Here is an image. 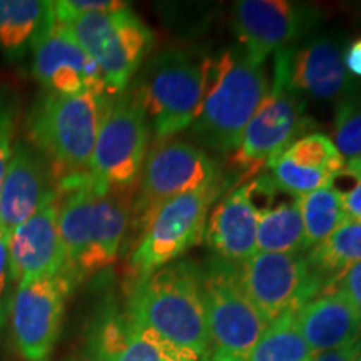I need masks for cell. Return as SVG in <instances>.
Segmentation results:
<instances>
[{
  "instance_id": "11",
  "label": "cell",
  "mask_w": 361,
  "mask_h": 361,
  "mask_svg": "<svg viewBox=\"0 0 361 361\" xmlns=\"http://www.w3.org/2000/svg\"><path fill=\"white\" fill-rule=\"evenodd\" d=\"M239 286L247 300L271 323L326 290L301 252H255L236 269Z\"/></svg>"
},
{
  "instance_id": "5",
  "label": "cell",
  "mask_w": 361,
  "mask_h": 361,
  "mask_svg": "<svg viewBox=\"0 0 361 361\" xmlns=\"http://www.w3.org/2000/svg\"><path fill=\"white\" fill-rule=\"evenodd\" d=\"M204 84L206 59L169 49L151 59L130 89L159 141L192 126L204 101Z\"/></svg>"
},
{
  "instance_id": "20",
  "label": "cell",
  "mask_w": 361,
  "mask_h": 361,
  "mask_svg": "<svg viewBox=\"0 0 361 361\" xmlns=\"http://www.w3.org/2000/svg\"><path fill=\"white\" fill-rule=\"evenodd\" d=\"M288 79L296 94L305 92L322 101L341 97L353 89L340 47L328 39L311 40L300 51H290Z\"/></svg>"
},
{
  "instance_id": "2",
  "label": "cell",
  "mask_w": 361,
  "mask_h": 361,
  "mask_svg": "<svg viewBox=\"0 0 361 361\" xmlns=\"http://www.w3.org/2000/svg\"><path fill=\"white\" fill-rule=\"evenodd\" d=\"M126 314L183 361L209 355L202 283L191 264L171 263L135 279Z\"/></svg>"
},
{
  "instance_id": "26",
  "label": "cell",
  "mask_w": 361,
  "mask_h": 361,
  "mask_svg": "<svg viewBox=\"0 0 361 361\" xmlns=\"http://www.w3.org/2000/svg\"><path fill=\"white\" fill-rule=\"evenodd\" d=\"M310 346L296 326L295 313H286L268 324L247 361H310Z\"/></svg>"
},
{
  "instance_id": "28",
  "label": "cell",
  "mask_w": 361,
  "mask_h": 361,
  "mask_svg": "<svg viewBox=\"0 0 361 361\" xmlns=\"http://www.w3.org/2000/svg\"><path fill=\"white\" fill-rule=\"evenodd\" d=\"M333 137L343 157H361V104L343 101L338 106Z\"/></svg>"
},
{
  "instance_id": "12",
  "label": "cell",
  "mask_w": 361,
  "mask_h": 361,
  "mask_svg": "<svg viewBox=\"0 0 361 361\" xmlns=\"http://www.w3.org/2000/svg\"><path fill=\"white\" fill-rule=\"evenodd\" d=\"M78 286L64 269L22 281L11 300L13 345L24 361H51L61 335L66 298Z\"/></svg>"
},
{
  "instance_id": "1",
  "label": "cell",
  "mask_w": 361,
  "mask_h": 361,
  "mask_svg": "<svg viewBox=\"0 0 361 361\" xmlns=\"http://www.w3.org/2000/svg\"><path fill=\"white\" fill-rule=\"evenodd\" d=\"M130 194L101 191L89 174L59 183V233L64 269L75 283L112 264L130 221Z\"/></svg>"
},
{
  "instance_id": "14",
  "label": "cell",
  "mask_w": 361,
  "mask_h": 361,
  "mask_svg": "<svg viewBox=\"0 0 361 361\" xmlns=\"http://www.w3.org/2000/svg\"><path fill=\"white\" fill-rule=\"evenodd\" d=\"M32 74L45 92L104 96L101 69L75 42L66 25L54 24L40 32L32 45Z\"/></svg>"
},
{
  "instance_id": "30",
  "label": "cell",
  "mask_w": 361,
  "mask_h": 361,
  "mask_svg": "<svg viewBox=\"0 0 361 361\" xmlns=\"http://www.w3.org/2000/svg\"><path fill=\"white\" fill-rule=\"evenodd\" d=\"M128 7L126 2H114V0H59V2H54V13H56V20L61 22L79 13L117 12Z\"/></svg>"
},
{
  "instance_id": "13",
  "label": "cell",
  "mask_w": 361,
  "mask_h": 361,
  "mask_svg": "<svg viewBox=\"0 0 361 361\" xmlns=\"http://www.w3.org/2000/svg\"><path fill=\"white\" fill-rule=\"evenodd\" d=\"M57 200L59 183L51 161L25 139L16 141L0 186V226L7 241L17 226Z\"/></svg>"
},
{
  "instance_id": "4",
  "label": "cell",
  "mask_w": 361,
  "mask_h": 361,
  "mask_svg": "<svg viewBox=\"0 0 361 361\" xmlns=\"http://www.w3.org/2000/svg\"><path fill=\"white\" fill-rule=\"evenodd\" d=\"M268 92L263 64H255L246 54L206 59L204 101L192 123L194 135L214 151H236Z\"/></svg>"
},
{
  "instance_id": "38",
  "label": "cell",
  "mask_w": 361,
  "mask_h": 361,
  "mask_svg": "<svg viewBox=\"0 0 361 361\" xmlns=\"http://www.w3.org/2000/svg\"><path fill=\"white\" fill-rule=\"evenodd\" d=\"M164 361H179V360H164Z\"/></svg>"
},
{
  "instance_id": "23",
  "label": "cell",
  "mask_w": 361,
  "mask_h": 361,
  "mask_svg": "<svg viewBox=\"0 0 361 361\" xmlns=\"http://www.w3.org/2000/svg\"><path fill=\"white\" fill-rule=\"evenodd\" d=\"M259 252H303L306 251L305 226L298 197L281 204L258 211Z\"/></svg>"
},
{
  "instance_id": "37",
  "label": "cell",
  "mask_w": 361,
  "mask_h": 361,
  "mask_svg": "<svg viewBox=\"0 0 361 361\" xmlns=\"http://www.w3.org/2000/svg\"><path fill=\"white\" fill-rule=\"evenodd\" d=\"M355 361H361V351H360V355L356 356V360H355Z\"/></svg>"
},
{
  "instance_id": "17",
  "label": "cell",
  "mask_w": 361,
  "mask_h": 361,
  "mask_svg": "<svg viewBox=\"0 0 361 361\" xmlns=\"http://www.w3.org/2000/svg\"><path fill=\"white\" fill-rule=\"evenodd\" d=\"M152 44L154 34L129 7L116 13L114 25L96 61L106 94L114 97L129 89L130 79L137 74Z\"/></svg>"
},
{
  "instance_id": "7",
  "label": "cell",
  "mask_w": 361,
  "mask_h": 361,
  "mask_svg": "<svg viewBox=\"0 0 361 361\" xmlns=\"http://www.w3.org/2000/svg\"><path fill=\"white\" fill-rule=\"evenodd\" d=\"M209 361H247L268 322L239 286L236 268L213 261L202 276Z\"/></svg>"
},
{
  "instance_id": "34",
  "label": "cell",
  "mask_w": 361,
  "mask_h": 361,
  "mask_svg": "<svg viewBox=\"0 0 361 361\" xmlns=\"http://www.w3.org/2000/svg\"><path fill=\"white\" fill-rule=\"evenodd\" d=\"M360 351H361V340L351 343L348 346H343V348L313 355V358L310 361H355L356 356L360 355Z\"/></svg>"
},
{
  "instance_id": "31",
  "label": "cell",
  "mask_w": 361,
  "mask_h": 361,
  "mask_svg": "<svg viewBox=\"0 0 361 361\" xmlns=\"http://www.w3.org/2000/svg\"><path fill=\"white\" fill-rule=\"evenodd\" d=\"M326 291L341 293L361 314V263L351 264L338 274Z\"/></svg>"
},
{
  "instance_id": "24",
  "label": "cell",
  "mask_w": 361,
  "mask_h": 361,
  "mask_svg": "<svg viewBox=\"0 0 361 361\" xmlns=\"http://www.w3.org/2000/svg\"><path fill=\"white\" fill-rule=\"evenodd\" d=\"M306 259L311 269L323 278L328 290L338 274L351 264L361 263V221L346 219L336 231L316 245Z\"/></svg>"
},
{
  "instance_id": "15",
  "label": "cell",
  "mask_w": 361,
  "mask_h": 361,
  "mask_svg": "<svg viewBox=\"0 0 361 361\" xmlns=\"http://www.w3.org/2000/svg\"><path fill=\"white\" fill-rule=\"evenodd\" d=\"M66 264L59 233V200L17 226L8 236V273L16 286L61 273Z\"/></svg>"
},
{
  "instance_id": "32",
  "label": "cell",
  "mask_w": 361,
  "mask_h": 361,
  "mask_svg": "<svg viewBox=\"0 0 361 361\" xmlns=\"http://www.w3.org/2000/svg\"><path fill=\"white\" fill-rule=\"evenodd\" d=\"M11 273H8V241L0 226V329L6 326L11 308Z\"/></svg>"
},
{
  "instance_id": "6",
  "label": "cell",
  "mask_w": 361,
  "mask_h": 361,
  "mask_svg": "<svg viewBox=\"0 0 361 361\" xmlns=\"http://www.w3.org/2000/svg\"><path fill=\"white\" fill-rule=\"evenodd\" d=\"M146 112L133 89L111 99L89 164V179L101 191L130 192L147 154Z\"/></svg>"
},
{
  "instance_id": "16",
  "label": "cell",
  "mask_w": 361,
  "mask_h": 361,
  "mask_svg": "<svg viewBox=\"0 0 361 361\" xmlns=\"http://www.w3.org/2000/svg\"><path fill=\"white\" fill-rule=\"evenodd\" d=\"M300 8L284 0H241L234 11V30L255 64L284 49L303 27Z\"/></svg>"
},
{
  "instance_id": "25",
  "label": "cell",
  "mask_w": 361,
  "mask_h": 361,
  "mask_svg": "<svg viewBox=\"0 0 361 361\" xmlns=\"http://www.w3.org/2000/svg\"><path fill=\"white\" fill-rule=\"evenodd\" d=\"M305 226L306 250L324 241L348 219L343 197L331 188H323L298 197Z\"/></svg>"
},
{
  "instance_id": "29",
  "label": "cell",
  "mask_w": 361,
  "mask_h": 361,
  "mask_svg": "<svg viewBox=\"0 0 361 361\" xmlns=\"http://www.w3.org/2000/svg\"><path fill=\"white\" fill-rule=\"evenodd\" d=\"M17 119H19V101L16 94L7 87H0V186L16 144L13 139H16Z\"/></svg>"
},
{
  "instance_id": "8",
  "label": "cell",
  "mask_w": 361,
  "mask_h": 361,
  "mask_svg": "<svg viewBox=\"0 0 361 361\" xmlns=\"http://www.w3.org/2000/svg\"><path fill=\"white\" fill-rule=\"evenodd\" d=\"M218 179L216 162L201 149L184 141L159 139L146 154L137 196L130 206L129 224L142 234L166 202Z\"/></svg>"
},
{
  "instance_id": "36",
  "label": "cell",
  "mask_w": 361,
  "mask_h": 361,
  "mask_svg": "<svg viewBox=\"0 0 361 361\" xmlns=\"http://www.w3.org/2000/svg\"><path fill=\"white\" fill-rule=\"evenodd\" d=\"M343 206L350 219L361 221V184L350 194L343 196Z\"/></svg>"
},
{
  "instance_id": "3",
  "label": "cell",
  "mask_w": 361,
  "mask_h": 361,
  "mask_svg": "<svg viewBox=\"0 0 361 361\" xmlns=\"http://www.w3.org/2000/svg\"><path fill=\"white\" fill-rule=\"evenodd\" d=\"M111 99L104 94L44 92L27 114L29 142L51 161L57 183L89 173Z\"/></svg>"
},
{
  "instance_id": "35",
  "label": "cell",
  "mask_w": 361,
  "mask_h": 361,
  "mask_svg": "<svg viewBox=\"0 0 361 361\" xmlns=\"http://www.w3.org/2000/svg\"><path fill=\"white\" fill-rule=\"evenodd\" d=\"M343 61H345L346 71L351 72L353 75L361 78V39L355 40V42L350 45L348 51L343 56Z\"/></svg>"
},
{
  "instance_id": "19",
  "label": "cell",
  "mask_w": 361,
  "mask_h": 361,
  "mask_svg": "<svg viewBox=\"0 0 361 361\" xmlns=\"http://www.w3.org/2000/svg\"><path fill=\"white\" fill-rule=\"evenodd\" d=\"M311 353L318 355L361 340V314L338 291H324L295 313Z\"/></svg>"
},
{
  "instance_id": "21",
  "label": "cell",
  "mask_w": 361,
  "mask_h": 361,
  "mask_svg": "<svg viewBox=\"0 0 361 361\" xmlns=\"http://www.w3.org/2000/svg\"><path fill=\"white\" fill-rule=\"evenodd\" d=\"M179 360L173 350L137 326L128 314L107 311L89 340V361H164Z\"/></svg>"
},
{
  "instance_id": "9",
  "label": "cell",
  "mask_w": 361,
  "mask_h": 361,
  "mask_svg": "<svg viewBox=\"0 0 361 361\" xmlns=\"http://www.w3.org/2000/svg\"><path fill=\"white\" fill-rule=\"evenodd\" d=\"M223 191L224 183L218 179L204 188L174 197L157 211L129 258L135 279L171 264L201 241L209 207Z\"/></svg>"
},
{
  "instance_id": "10",
  "label": "cell",
  "mask_w": 361,
  "mask_h": 361,
  "mask_svg": "<svg viewBox=\"0 0 361 361\" xmlns=\"http://www.w3.org/2000/svg\"><path fill=\"white\" fill-rule=\"evenodd\" d=\"M290 49H279L274 62V79L268 96L245 129L241 144L234 151L231 164L243 176L255 174L263 164L276 159L291 146L305 128L303 104L288 79Z\"/></svg>"
},
{
  "instance_id": "22",
  "label": "cell",
  "mask_w": 361,
  "mask_h": 361,
  "mask_svg": "<svg viewBox=\"0 0 361 361\" xmlns=\"http://www.w3.org/2000/svg\"><path fill=\"white\" fill-rule=\"evenodd\" d=\"M54 22V2L0 0V51L11 61H19L32 51L40 32Z\"/></svg>"
},
{
  "instance_id": "33",
  "label": "cell",
  "mask_w": 361,
  "mask_h": 361,
  "mask_svg": "<svg viewBox=\"0 0 361 361\" xmlns=\"http://www.w3.org/2000/svg\"><path fill=\"white\" fill-rule=\"evenodd\" d=\"M361 184V157H353L329 180V188L340 196H346Z\"/></svg>"
},
{
  "instance_id": "18",
  "label": "cell",
  "mask_w": 361,
  "mask_h": 361,
  "mask_svg": "<svg viewBox=\"0 0 361 361\" xmlns=\"http://www.w3.org/2000/svg\"><path fill=\"white\" fill-rule=\"evenodd\" d=\"M204 234L207 246L228 263H245L258 252V211L247 184L219 201L206 221Z\"/></svg>"
},
{
  "instance_id": "27",
  "label": "cell",
  "mask_w": 361,
  "mask_h": 361,
  "mask_svg": "<svg viewBox=\"0 0 361 361\" xmlns=\"http://www.w3.org/2000/svg\"><path fill=\"white\" fill-rule=\"evenodd\" d=\"M283 156L301 168L322 171L331 178L345 164V159L331 139L323 134H310L298 139L283 152Z\"/></svg>"
}]
</instances>
